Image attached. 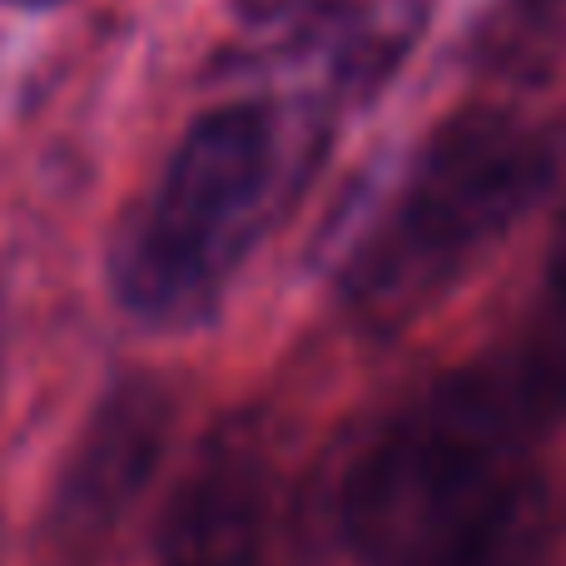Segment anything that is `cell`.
<instances>
[{
  "label": "cell",
  "mask_w": 566,
  "mask_h": 566,
  "mask_svg": "<svg viewBox=\"0 0 566 566\" xmlns=\"http://www.w3.org/2000/svg\"><path fill=\"white\" fill-rule=\"evenodd\" d=\"M566 418V348L527 328L438 378L343 472L338 532L358 566H537V448Z\"/></svg>",
  "instance_id": "cell-1"
},
{
  "label": "cell",
  "mask_w": 566,
  "mask_h": 566,
  "mask_svg": "<svg viewBox=\"0 0 566 566\" xmlns=\"http://www.w3.org/2000/svg\"><path fill=\"white\" fill-rule=\"evenodd\" d=\"M323 155V119L279 99H229L175 139L109 239V293L155 333H195L293 209Z\"/></svg>",
  "instance_id": "cell-2"
},
{
  "label": "cell",
  "mask_w": 566,
  "mask_h": 566,
  "mask_svg": "<svg viewBox=\"0 0 566 566\" xmlns=\"http://www.w3.org/2000/svg\"><path fill=\"white\" fill-rule=\"evenodd\" d=\"M552 145L507 109L442 119L402 165L338 269V303L368 333H398L448 303L542 205Z\"/></svg>",
  "instance_id": "cell-3"
},
{
  "label": "cell",
  "mask_w": 566,
  "mask_h": 566,
  "mask_svg": "<svg viewBox=\"0 0 566 566\" xmlns=\"http://www.w3.org/2000/svg\"><path fill=\"white\" fill-rule=\"evenodd\" d=\"M175 432V398L165 382L129 373L109 382L85 412L45 488L35 542L55 566H90L109 552L129 512L155 488Z\"/></svg>",
  "instance_id": "cell-4"
},
{
  "label": "cell",
  "mask_w": 566,
  "mask_h": 566,
  "mask_svg": "<svg viewBox=\"0 0 566 566\" xmlns=\"http://www.w3.org/2000/svg\"><path fill=\"white\" fill-rule=\"evenodd\" d=\"M159 566H289V488L254 418L199 442L159 522Z\"/></svg>",
  "instance_id": "cell-5"
},
{
  "label": "cell",
  "mask_w": 566,
  "mask_h": 566,
  "mask_svg": "<svg viewBox=\"0 0 566 566\" xmlns=\"http://www.w3.org/2000/svg\"><path fill=\"white\" fill-rule=\"evenodd\" d=\"M527 323L566 343V205H562V224H557V239H552V254H547V283H542V303H537V313H532Z\"/></svg>",
  "instance_id": "cell-6"
},
{
  "label": "cell",
  "mask_w": 566,
  "mask_h": 566,
  "mask_svg": "<svg viewBox=\"0 0 566 566\" xmlns=\"http://www.w3.org/2000/svg\"><path fill=\"white\" fill-rule=\"evenodd\" d=\"M15 6H60V0H15Z\"/></svg>",
  "instance_id": "cell-7"
}]
</instances>
